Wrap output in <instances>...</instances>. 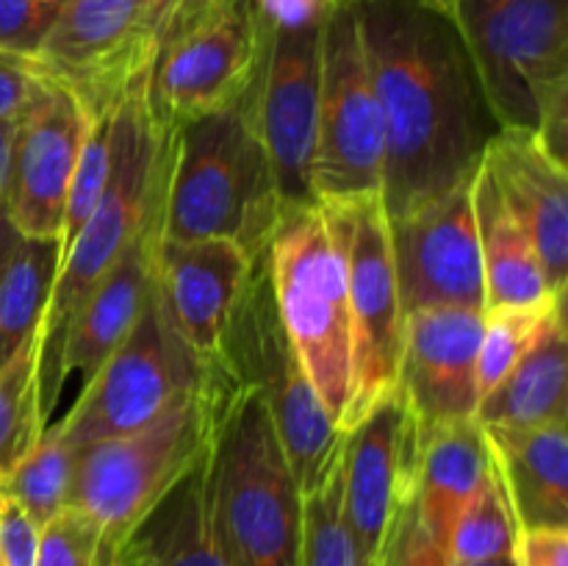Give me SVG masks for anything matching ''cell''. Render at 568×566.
Segmentation results:
<instances>
[{"label": "cell", "mask_w": 568, "mask_h": 566, "mask_svg": "<svg viewBox=\"0 0 568 566\" xmlns=\"http://www.w3.org/2000/svg\"><path fill=\"white\" fill-rule=\"evenodd\" d=\"M547 309H488L483 314V338L480 353H477V394L480 400L514 370V364L536 336L538 322L547 314Z\"/></svg>", "instance_id": "obj_33"}, {"label": "cell", "mask_w": 568, "mask_h": 566, "mask_svg": "<svg viewBox=\"0 0 568 566\" xmlns=\"http://www.w3.org/2000/svg\"><path fill=\"white\" fill-rule=\"evenodd\" d=\"M205 503L227 566H300L303 488L270 405L233 375L205 458Z\"/></svg>", "instance_id": "obj_3"}, {"label": "cell", "mask_w": 568, "mask_h": 566, "mask_svg": "<svg viewBox=\"0 0 568 566\" xmlns=\"http://www.w3.org/2000/svg\"><path fill=\"white\" fill-rule=\"evenodd\" d=\"M483 314L486 311L436 305L405 316L397 388L414 414L419 444L436 427L475 416Z\"/></svg>", "instance_id": "obj_18"}, {"label": "cell", "mask_w": 568, "mask_h": 566, "mask_svg": "<svg viewBox=\"0 0 568 566\" xmlns=\"http://www.w3.org/2000/svg\"><path fill=\"white\" fill-rule=\"evenodd\" d=\"M61 253L55 239H22L0 275V366L39 331Z\"/></svg>", "instance_id": "obj_27"}, {"label": "cell", "mask_w": 568, "mask_h": 566, "mask_svg": "<svg viewBox=\"0 0 568 566\" xmlns=\"http://www.w3.org/2000/svg\"><path fill=\"white\" fill-rule=\"evenodd\" d=\"M205 458L209 449L128 533L114 566H227L211 530Z\"/></svg>", "instance_id": "obj_26"}, {"label": "cell", "mask_w": 568, "mask_h": 566, "mask_svg": "<svg viewBox=\"0 0 568 566\" xmlns=\"http://www.w3.org/2000/svg\"><path fill=\"white\" fill-rule=\"evenodd\" d=\"M42 81L44 75L33 59L0 53V120L20 114L39 92Z\"/></svg>", "instance_id": "obj_39"}, {"label": "cell", "mask_w": 568, "mask_h": 566, "mask_svg": "<svg viewBox=\"0 0 568 566\" xmlns=\"http://www.w3.org/2000/svg\"><path fill=\"white\" fill-rule=\"evenodd\" d=\"M333 3H336V9H353V6L366 3V0H333Z\"/></svg>", "instance_id": "obj_44"}, {"label": "cell", "mask_w": 568, "mask_h": 566, "mask_svg": "<svg viewBox=\"0 0 568 566\" xmlns=\"http://www.w3.org/2000/svg\"><path fill=\"white\" fill-rule=\"evenodd\" d=\"M300 566H377L355 544L342 503V461L322 486L303 497Z\"/></svg>", "instance_id": "obj_31"}, {"label": "cell", "mask_w": 568, "mask_h": 566, "mask_svg": "<svg viewBox=\"0 0 568 566\" xmlns=\"http://www.w3.org/2000/svg\"><path fill=\"white\" fill-rule=\"evenodd\" d=\"M494 469L516 530L568 527L566 422L536 427H486Z\"/></svg>", "instance_id": "obj_22"}, {"label": "cell", "mask_w": 568, "mask_h": 566, "mask_svg": "<svg viewBox=\"0 0 568 566\" xmlns=\"http://www.w3.org/2000/svg\"><path fill=\"white\" fill-rule=\"evenodd\" d=\"M100 530L87 514L67 505L39 533L33 566H98Z\"/></svg>", "instance_id": "obj_34"}, {"label": "cell", "mask_w": 568, "mask_h": 566, "mask_svg": "<svg viewBox=\"0 0 568 566\" xmlns=\"http://www.w3.org/2000/svg\"><path fill=\"white\" fill-rule=\"evenodd\" d=\"M261 28V26H258ZM264 31L261 61L250 87L255 128L275 172L283 214L316 205L314 170L316 120L322 89V31Z\"/></svg>", "instance_id": "obj_13"}, {"label": "cell", "mask_w": 568, "mask_h": 566, "mask_svg": "<svg viewBox=\"0 0 568 566\" xmlns=\"http://www.w3.org/2000/svg\"><path fill=\"white\" fill-rule=\"evenodd\" d=\"M39 533L42 527L26 514L14 497L0 492V566L37 564Z\"/></svg>", "instance_id": "obj_37"}, {"label": "cell", "mask_w": 568, "mask_h": 566, "mask_svg": "<svg viewBox=\"0 0 568 566\" xmlns=\"http://www.w3.org/2000/svg\"><path fill=\"white\" fill-rule=\"evenodd\" d=\"M475 178V175H471ZM471 178L419 209L388 220L394 272L405 316L436 305L486 311Z\"/></svg>", "instance_id": "obj_15"}, {"label": "cell", "mask_w": 568, "mask_h": 566, "mask_svg": "<svg viewBox=\"0 0 568 566\" xmlns=\"http://www.w3.org/2000/svg\"><path fill=\"white\" fill-rule=\"evenodd\" d=\"M377 566H455L447 549L433 542L430 533L422 527L414 497L394 516Z\"/></svg>", "instance_id": "obj_36"}, {"label": "cell", "mask_w": 568, "mask_h": 566, "mask_svg": "<svg viewBox=\"0 0 568 566\" xmlns=\"http://www.w3.org/2000/svg\"><path fill=\"white\" fill-rule=\"evenodd\" d=\"M255 22L270 31H303L320 28L336 11L333 0H247Z\"/></svg>", "instance_id": "obj_38"}, {"label": "cell", "mask_w": 568, "mask_h": 566, "mask_svg": "<svg viewBox=\"0 0 568 566\" xmlns=\"http://www.w3.org/2000/svg\"><path fill=\"white\" fill-rule=\"evenodd\" d=\"M75 453L78 449L61 436L59 425H48L31 453L0 483V492L14 497L39 527L48 525L70 505Z\"/></svg>", "instance_id": "obj_29"}, {"label": "cell", "mask_w": 568, "mask_h": 566, "mask_svg": "<svg viewBox=\"0 0 568 566\" xmlns=\"http://www.w3.org/2000/svg\"><path fill=\"white\" fill-rule=\"evenodd\" d=\"M264 31L247 0H181L155 31L148 105L161 131L227 109L253 87Z\"/></svg>", "instance_id": "obj_9"}, {"label": "cell", "mask_w": 568, "mask_h": 566, "mask_svg": "<svg viewBox=\"0 0 568 566\" xmlns=\"http://www.w3.org/2000/svg\"><path fill=\"white\" fill-rule=\"evenodd\" d=\"M209 366L175 331L153 283V292L128 336L83 383L70 414L55 425L75 449L131 433L197 386Z\"/></svg>", "instance_id": "obj_11"}, {"label": "cell", "mask_w": 568, "mask_h": 566, "mask_svg": "<svg viewBox=\"0 0 568 566\" xmlns=\"http://www.w3.org/2000/svg\"><path fill=\"white\" fill-rule=\"evenodd\" d=\"M87 122L89 109L81 98L44 75L39 92L22 111L6 189V211L22 239L59 242Z\"/></svg>", "instance_id": "obj_17"}, {"label": "cell", "mask_w": 568, "mask_h": 566, "mask_svg": "<svg viewBox=\"0 0 568 566\" xmlns=\"http://www.w3.org/2000/svg\"><path fill=\"white\" fill-rule=\"evenodd\" d=\"M22 111L20 114L0 120V205H6V189H9V170H11V150H14V139H17V128H20V120H22Z\"/></svg>", "instance_id": "obj_41"}, {"label": "cell", "mask_w": 568, "mask_h": 566, "mask_svg": "<svg viewBox=\"0 0 568 566\" xmlns=\"http://www.w3.org/2000/svg\"><path fill=\"white\" fill-rule=\"evenodd\" d=\"M516 566H568V527L516 530Z\"/></svg>", "instance_id": "obj_40"}, {"label": "cell", "mask_w": 568, "mask_h": 566, "mask_svg": "<svg viewBox=\"0 0 568 566\" xmlns=\"http://www.w3.org/2000/svg\"><path fill=\"white\" fill-rule=\"evenodd\" d=\"M153 44L150 0H64L33 61L89 111H103L116 109L125 89L148 72Z\"/></svg>", "instance_id": "obj_14"}, {"label": "cell", "mask_w": 568, "mask_h": 566, "mask_svg": "<svg viewBox=\"0 0 568 566\" xmlns=\"http://www.w3.org/2000/svg\"><path fill=\"white\" fill-rule=\"evenodd\" d=\"M164 192L166 181L120 259L103 272V277L78 305L61 344V386H67L70 375H83L87 383L142 314L155 283V253L164 228Z\"/></svg>", "instance_id": "obj_20"}, {"label": "cell", "mask_w": 568, "mask_h": 566, "mask_svg": "<svg viewBox=\"0 0 568 566\" xmlns=\"http://www.w3.org/2000/svg\"><path fill=\"white\" fill-rule=\"evenodd\" d=\"M261 255V253H258ZM255 255L231 239H166L155 253V286L172 325L203 364H216Z\"/></svg>", "instance_id": "obj_19"}, {"label": "cell", "mask_w": 568, "mask_h": 566, "mask_svg": "<svg viewBox=\"0 0 568 566\" xmlns=\"http://www.w3.org/2000/svg\"><path fill=\"white\" fill-rule=\"evenodd\" d=\"M172 131L155 125L148 105V72L136 78L122 94L111 128V166L109 181L98 205L83 222L78 236L64 250L44 309L42 325L37 331L39 344V408L44 425L59 405L61 344L67 327L75 316L103 272L114 264L148 216L155 194L161 192L170 172Z\"/></svg>", "instance_id": "obj_2"}, {"label": "cell", "mask_w": 568, "mask_h": 566, "mask_svg": "<svg viewBox=\"0 0 568 566\" xmlns=\"http://www.w3.org/2000/svg\"><path fill=\"white\" fill-rule=\"evenodd\" d=\"M39 408L37 333L0 366V483L31 453L44 431Z\"/></svg>", "instance_id": "obj_28"}, {"label": "cell", "mask_w": 568, "mask_h": 566, "mask_svg": "<svg viewBox=\"0 0 568 566\" xmlns=\"http://www.w3.org/2000/svg\"><path fill=\"white\" fill-rule=\"evenodd\" d=\"M455 566H516V560H514V555H499V558L471 560V564H455Z\"/></svg>", "instance_id": "obj_43"}, {"label": "cell", "mask_w": 568, "mask_h": 566, "mask_svg": "<svg viewBox=\"0 0 568 566\" xmlns=\"http://www.w3.org/2000/svg\"><path fill=\"white\" fill-rule=\"evenodd\" d=\"M120 105V103H116ZM116 109L89 111L87 133H83L81 150H78L75 170H72L70 192H67L64 203V220H61V236H59V253L70 247L72 239L78 236L83 222L98 205L100 194H103L105 181H109L111 166V128H114Z\"/></svg>", "instance_id": "obj_32"}, {"label": "cell", "mask_w": 568, "mask_h": 566, "mask_svg": "<svg viewBox=\"0 0 568 566\" xmlns=\"http://www.w3.org/2000/svg\"><path fill=\"white\" fill-rule=\"evenodd\" d=\"M436 3H442V6H447V0H436Z\"/></svg>", "instance_id": "obj_45"}, {"label": "cell", "mask_w": 568, "mask_h": 566, "mask_svg": "<svg viewBox=\"0 0 568 566\" xmlns=\"http://www.w3.org/2000/svg\"><path fill=\"white\" fill-rule=\"evenodd\" d=\"M471 205H475L477 239H480L483 277H486V311L547 309L555 300H566L549 289L525 228L510 214L483 161L471 178Z\"/></svg>", "instance_id": "obj_25"}, {"label": "cell", "mask_w": 568, "mask_h": 566, "mask_svg": "<svg viewBox=\"0 0 568 566\" xmlns=\"http://www.w3.org/2000/svg\"><path fill=\"white\" fill-rule=\"evenodd\" d=\"M220 361L236 381L250 383L270 405L303 497L322 486L342 461L344 431L333 425L311 386L303 361L288 342L272 289L266 250L255 255L250 266Z\"/></svg>", "instance_id": "obj_7"}, {"label": "cell", "mask_w": 568, "mask_h": 566, "mask_svg": "<svg viewBox=\"0 0 568 566\" xmlns=\"http://www.w3.org/2000/svg\"><path fill=\"white\" fill-rule=\"evenodd\" d=\"M266 261L288 342L338 427L349 400L347 275L342 247L320 203L281 216Z\"/></svg>", "instance_id": "obj_8"}, {"label": "cell", "mask_w": 568, "mask_h": 566, "mask_svg": "<svg viewBox=\"0 0 568 566\" xmlns=\"http://www.w3.org/2000/svg\"><path fill=\"white\" fill-rule=\"evenodd\" d=\"M483 166L505 205L525 228L544 266L549 289L566 297L568 277V178L566 166L544 150L532 133L497 131Z\"/></svg>", "instance_id": "obj_21"}, {"label": "cell", "mask_w": 568, "mask_h": 566, "mask_svg": "<svg viewBox=\"0 0 568 566\" xmlns=\"http://www.w3.org/2000/svg\"><path fill=\"white\" fill-rule=\"evenodd\" d=\"M227 388L231 375L216 361L148 425L78 449L70 505L98 525V566H114L128 533L209 449Z\"/></svg>", "instance_id": "obj_5"}, {"label": "cell", "mask_w": 568, "mask_h": 566, "mask_svg": "<svg viewBox=\"0 0 568 566\" xmlns=\"http://www.w3.org/2000/svg\"><path fill=\"white\" fill-rule=\"evenodd\" d=\"M486 427L471 420L447 422L422 438L414 503L422 527L447 549L455 519L491 472Z\"/></svg>", "instance_id": "obj_24"}, {"label": "cell", "mask_w": 568, "mask_h": 566, "mask_svg": "<svg viewBox=\"0 0 568 566\" xmlns=\"http://www.w3.org/2000/svg\"><path fill=\"white\" fill-rule=\"evenodd\" d=\"M342 247L349 305V400L342 431L397 388L405 311L397 292L392 233L381 192L320 203Z\"/></svg>", "instance_id": "obj_10"}, {"label": "cell", "mask_w": 568, "mask_h": 566, "mask_svg": "<svg viewBox=\"0 0 568 566\" xmlns=\"http://www.w3.org/2000/svg\"><path fill=\"white\" fill-rule=\"evenodd\" d=\"M386 125L388 220L469 181L499 125L453 17L436 0L353 6Z\"/></svg>", "instance_id": "obj_1"}, {"label": "cell", "mask_w": 568, "mask_h": 566, "mask_svg": "<svg viewBox=\"0 0 568 566\" xmlns=\"http://www.w3.org/2000/svg\"><path fill=\"white\" fill-rule=\"evenodd\" d=\"M516 522L510 514L508 497L503 492L497 469L486 475L466 508L455 519L447 542V555L453 564H471V560L499 558L514 555Z\"/></svg>", "instance_id": "obj_30"}, {"label": "cell", "mask_w": 568, "mask_h": 566, "mask_svg": "<svg viewBox=\"0 0 568 566\" xmlns=\"http://www.w3.org/2000/svg\"><path fill=\"white\" fill-rule=\"evenodd\" d=\"M64 0H0V53L37 59Z\"/></svg>", "instance_id": "obj_35"}, {"label": "cell", "mask_w": 568, "mask_h": 566, "mask_svg": "<svg viewBox=\"0 0 568 566\" xmlns=\"http://www.w3.org/2000/svg\"><path fill=\"white\" fill-rule=\"evenodd\" d=\"M20 242H22L20 231H17L14 222H11L6 205H0V275H3L6 264H9L11 253H14L17 244H20Z\"/></svg>", "instance_id": "obj_42"}, {"label": "cell", "mask_w": 568, "mask_h": 566, "mask_svg": "<svg viewBox=\"0 0 568 566\" xmlns=\"http://www.w3.org/2000/svg\"><path fill=\"white\" fill-rule=\"evenodd\" d=\"M499 131L538 133L568 103V0H447Z\"/></svg>", "instance_id": "obj_6"}, {"label": "cell", "mask_w": 568, "mask_h": 566, "mask_svg": "<svg viewBox=\"0 0 568 566\" xmlns=\"http://www.w3.org/2000/svg\"><path fill=\"white\" fill-rule=\"evenodd\" d=\"M281 216V194L255 128L250 89L227 109L172 131L161 228L166 239H231L258 255L270 247Z\"/></svg>", "instance_id": "obj_4"}, {"label": "cell", "mask_w": 568, "mask_h": 566, "mask_svg": "<svg viewBox=\"0 0 568 566\" xmlns=\"http://www.w3.org/2000/svg\"><path fill=\"white\" fill-rule=\"evenodd\" d=\"M564 303L558 300L538 322V331L514 370L477 403L483 427H536L566 422L568 344Z\"/></svg>", "instance_id": "obj_23"}, {"label": "cell", "mask_w": 568, "mask_h": 566, "mask_svg": "<svg viewBox=\"0 0 568 566\" xmlns=\"http://www.w3.org/2000/svg\"><path fill=\"white\" fill-rule=\"evenodd\" d=\"M419 449V431L399 388L344 431V516L355 544L372 564L381 558L394 516L414 497Z\"/></svg>", "instance_id": "obj_16"}, {"label": "cell", "mask_w": 568, "mask_h": 566, "mask_svg": "<svg viewBox=\"0 0 568 566\" xmlns=\"http://www.w3.org/2000/svg\"><path fill=\"white\" fill-rule=\"evenodd\" d=\"M386 125L366 67L353 9H336L322 31L320 120L311 186L316 203L383 189Z\"/></svg>", "instance_id": "obj_12"}]
</instances>
